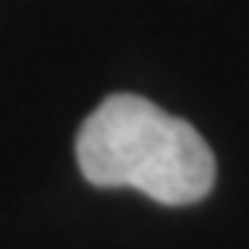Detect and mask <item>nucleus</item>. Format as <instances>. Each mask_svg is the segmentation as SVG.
I'll return each instance as SVG.
<instances>
[{
    "mask_svg": "<svg viewBox=\"0 0 249 249\" xmlns=\"http://www.w3.org/2000/svg\"><path fill=\"white\" fill-rule=\"evenodd\" d=\"M76 163L93 187H132L156 204H197L214 187V152L191 121L139 93H111L76 135Z\"/></svg>",
    "mask_w": 249,
    "mask_h": 249,
    "instance_id": "nucleus-1",
    "label": "nucleus"
}]
</instances>
